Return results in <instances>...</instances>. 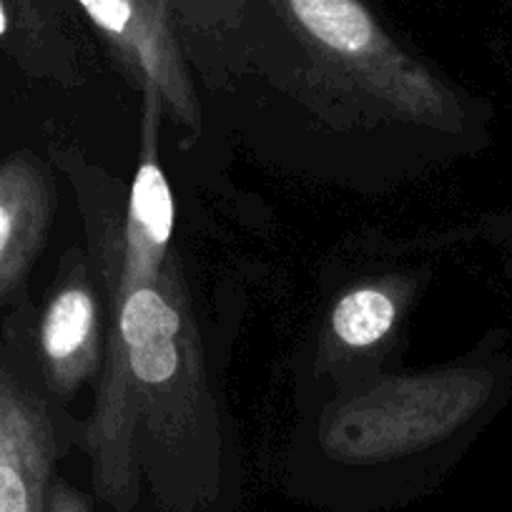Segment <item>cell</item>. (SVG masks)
<instances>
[{"label": "cell", "mask_w": 512, "mask_h": 512, "mask_svg": "<svg viewBox=\"0 0 512 512\" xmlns=\"http://www.w3.org/2000/svg\"><path fill=\"white\" fill-rule=\"evenodd\" d=\"M56 191L46 164L31 151L0 161V302L23 284L48 239Z\"/></svg>", "instance_id": "7"}, {"label": "cell", "mask_w": 512, "mask_h": 512, "mask_svg": "<svg viewBox=\"0 0 512 512\" xmlns=\"http://www.w3.org/2000/svg\"><path fill=\"white\" fill-rule=\"evenodd\" d=\"M397 279L364 282L347 289L329 312L327 337L342 352H369L395 332L405 304Z\"/></svg>", "instance_id": "8"}, {"label": "cell", "mask_w": 512, "mask_h": 512, "mask_svg": "<svg viewBox=\"0 0 512 512\" xmlns=\"http://www.w3.org/2000/svg\"><path fill=\"white\" fill-rule=\"evenodd\" d=\"M302 36L329 68L400 118L460 126V106L422 63L397 48L359 0H287Z\"/></svg>", "instance_id": "2"}, {"label": "cell", "mask_w": 512, "mask_h": 512, "mask_svg": "<svg viewBox=\"0 0 512 512\" xmlns=\"http://www.w3.org/2000/svg\"><path fill=\"white\" fill-rule=\"evenodd\" d=\"M38 364L48 392L71 400L98 377L106 359L108 309L88 251H68L36 329Z\"/></svg>", "instance_id": "5"}, {"label": "cell", "mask_w": 512, "mask_h": 512, "mask_svg": "<svg viewBox=\"0 0 512 512\" xmlns=\"http://www.w3.org/2000/svg\"><path fill=\"white\" fill-rule=\"evenodd\" d=\"M139 91H154L164 113L191 141L201 134V106L169 21V0H78Z\"/></svg>", "instance_id": "4"}, {"label": "cell", "mask_w": 512, "mask_h": 512, "mask_svg": "<svg viewBox=\"0 0 512 512\" xmlns=\"http://www.w3.org/2000/svg\"><path fill=\"white\" fill-rule=\"evenodd\" d=\"M46 512H91L86 497L81 492L73 490L68 482L58 480L51 482V490H48L46 500Z\"/></svg>", "instance_id": "9"}, {"label": "cell", "mask_w": 512, "mask_h": 512, "mask_svg": "<svg viewBox=\"0 0 512 512\" xmlns=\"http://www.w3.org/2000/svg\"><path fill=\"white\" fill-rule=\"evenodd\" d=\"M58 455L51 407L0 357V512H46Z\"/></svg>", "instance_id": "6"}, {"label": "cell", "mask_w": 512, "mask_h": 512, "mask_svg": "<svg viewBox=\"0 0 512 512\" xmlns=\"http://www.w3.org/2000/svg\"><path fill=\"white\" fill-rule=\"evenodd\" d=\"M490 390L492 377L477 369L387 382L327 417L322 442L337 460H390L455 432Z\"/></svg>", "instance_id": "3"}, {"label": "cell", "mask_w": 512, "mask_h": 512, "mask_svg": "<svg viewBox=\"0 0 512 512\" xmlns=\"http://www.w3.org/2000/svg\"><path fill=\"white\" fill-rule=\"evenodd\" d=\"M139 169L123 191L106 171L68 151L88 259L108 309V344L96 405L83 427L96 495L118 512L139 500L144 447L174 452L214 427L196 319L174 249V191L159 159L164 103L141 93Z\"/></svg>", "instance_id": "1"}, {"label": "cell", "mask_w": 512, "mask_h": 512, "mask_svg": "<svg viewBox=\"0 0 512 512\" xmlns=\"http://www.w3.org/2000/svg\"><path fill=\"white\" fill-rule=\"evenodd\" d=\"M6 33V11H3V6H0V36Z\"/></svg>", "instance_id": "10"}]
</instances>
